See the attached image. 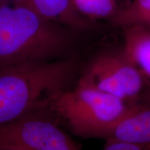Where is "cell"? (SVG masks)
Instances as JSON below:
<instances>
[{
    "label": "cell",
    "mask_w": 150,
    "mask_h": 150,
    "mask_svg": "<svg viewBox=\"0 0 150 150\" xmlns=\"http://www.w3.org/2000/svg\"><path fill=\"white\" fill-rule=\"evenodd\" d=\"M72 31L31 6L0 0V69L63 59L72 45Z\"/></svg>",
    "instance_id": "6da1fadb"
},
{
    "label": "cell",
    "mask_w": 150,
    "mask_h": 150,
    "mask_svg": "<svg viewBox=\"0 0 150 150\" xmlns=\"http://www.w3.org/2000/svg\"><path fill=\"white\" fill-rule=\"evenodd\" d=\"M76 68L65 58L0 69V127L42 109L54 94L70 88Z\"/></svg>",
    "instance_id": "7a4b0ae2"
},
{
    "label": "cell",
    "mask_w": 150,
    "mask_h": 150,
    "mask_svg": "<svg viewBox=\"0 0 150 150\" xmlns=\"http://www.w3.org/2000/svg\"><path fill=\"white\" fill-rule=\"evenodd\" d=\"M133 103L76 83L54 94L41 110L74 136L107 140Z\"/></svg>",
    "instance_id": "3957f363"
},
{
    "label": "cell",
    "mask_w": 150,
    "mask_h": 150,
    "mask_svg": "<svg viewBox=\"0 0 150 150\" xmlns=\"http://www.w3.org/2000/svg\"><path fill=\"white\" fill-rule=\"evenodd\" d=\"M77 83L129 102L141 99L147 83L124 52H107L95 57Z\"/></svg>",
    "instance_id": "277c9868"
},
{
    "label": "cell",
    "mask_w": 150,
    "mask_h": 150,
    "mask_svg": "<svg viewBox=\"0 0 150 150\" xmlns=\"http://www.w3.org/2000/svg\"><path fill=\"white\" fill-rule=\"evenodd\" d=\"M0 146L22 150H81L70 135L43 110L0 127Z\"/></svg>",
    "instance_id": "5b68a950"
},
{
    "label": "cell",
    "mask_w": 150,
    "mask_h": 150,
    "mask_svg": "<svg viewBox=\"0 0 150 150\" xmlns=\"http://www.w3.org/2000/svg\"><path fill=\"white\" fill-rule=\"evenodd\" d=\"M106 140L135 144L150 143V105L142 99L133 103Z\"/></svg>",
    "instance_id": "8992f818"
},
{
    "label": "cell",
    "mask_w": 150,
    "mask_h": 150,
    "mask_svg": "<svg viewBox=\"0 0 150 150\" xmlns=\"http://www.w3.org/2000/svg\"><path fill=\"white\" fill-rule=\"evenodd\" d=\"M29 5L45 18L72 31L88 30L91 20L81 16L72 0H28Z\"/></svg>",
    "instance_id": "52a82bcc"
},
{
    "label": "cell",
    "mask_w": 150,
    "mask_h": 150,
    "mask_svg": "<svg viewBox=\"0 0 150 150\" xmlns=\"http://www.w3.org/2000/svg\"><path fill=\"white\" fill-rule=\"evenodd\" d=\"M124 30L122 51L136 65L147 85L150 84V29L129 26Z\"/></svg>",
    "instance_id": "ba28073f"
},
{
    "label": "cell",
    "mask_w": 150,
    "mask_h": 150,
    "mask_svg": "<svg viewBox=\"0 0 150 150\" xmlns=\"http://www.w3.org/2000/svg\"><path fill=\"white\" fill-rule=\"evenodd\" d=\"M109 22L121 28L140 26L150 29V0H132L126 7L120 8Z\"/></svg>",
    "instance_id": "9c48e42d"
},
{
    "label": "cell",
    "mask_w": 150,
    "mask_h": 150,
    "mask_svg": "<svg viewBox=\"0 0 150 150\" xmlns=\"http://www.w3.org/2000/svg\"><path fill=\"white\" fill-rule=\"evenodd\" d=\"M79 13L90 20H107L115 16L120 7L116 0H72Z\"/></svg>",
    "instance_id": "30bf717a"
},
{
    "label": "cell",
    "mask_w": 150,
    "mask_h": 150,
    "mask_svg": "<svg viewBox=\"0 0 150 150\" xmlns=\"http://www.w3.org/2000/svg\"><path fill=\"white\" fill-rule=\"evenodd\" d=\"M103 150H150V143L135 144L106 141Z\"/></svg>",
    "instance_id": "8fae6325"
},
{
    "label": "cell",
    "mask_w": 150,
    "mask_h": 150,
    "mask_svg": "<svg viewBox=\"0 0 150 150\" xmlns=\"http://www.w3.org/2000/svg\"><path fill=\"white\" fill-rule=\"evenodd\" d=\"M7 2L12 4H25L29 5L28 0H4ZM30 6V5H29Z\"/></svg>",
    "instance_id": "7c38bea8"
},
{
    "label": "cell",
    "mask_w": 150,
    "mask_h": 150,
    "mask_svg": "<svg viewBox=\"0 0 150 150\" xmlns=\"http://www.w3.org/2000/svg\"><path fill=\"white\" fill-rule=\"evenodd\" d=\"M0 150H22V149H17V148H13V147H1V146H0Z\"/></svg>",
    "instance_id": "4fadbf2b"
},
{
    "label": "cell",
    "mask_w": 150,
    "mask_h": 150,
    "mask_svg": "<svg viewBox=\"0 0 150 150\" xmlns=\"http://www.w3.org/2000/svg\"><path fill=\"white\" fill-rule=\"evenodd\" d=\"M147 102H148V104L150 105V93L148 95V96L147 97Z\"/></svg>",
    "instance_id": "5bb4252c"
}]
</instances>
